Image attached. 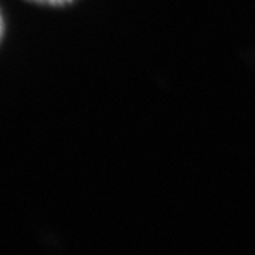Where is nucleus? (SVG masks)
<instances>
[{"label": "nucleus", "instance_id": "obj_1", "mask_svg": "<svg viewBox=\"0 0 255 255\" xmlns=\"http://www.w3.org/2000/svg\"><path fill=\"white\" fill-rule=\"evenodd\" d=\"M30 1L38 3V4H46V6H67L73 3L74 0H30Z\"/></svg>", "mask_w": 255, "mask_h": 255}, {"label": "nucleus", "instance_id": "obj_2", "mask_svg": "<svg viewBox=\"0 0 255 255\" xmlns=\"http://www.w3.org/2000/svg\"><path fill=\"white\" fill-rule=\"evenodd\" d=\"M3 34H4V21H3V16L0 13V41L3 38Z\"/></svg>", "mask_w": 255, "mask_h": 255}]
</instances>
